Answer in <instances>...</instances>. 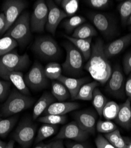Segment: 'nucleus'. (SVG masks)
Here are the masks:
<instances>
[{"label":"nucleus","instance_id":"obj_21","mask_svg":"<svg viewBox=\"0 0 131 148\" xmlns=\"http://www.w3.org/2000/svg\"><path fill=\"white\" fill-rule=\"evenodd\" d=\"M55 100L56 98L52 93L48 92H44L34 106L33 112V120L37 119L47 108L54 103Z\"/></svg>","mask_w":131,"mask_h":148},{"label":"nucleus","instance_id":"obj_44","mask_svg":"<svg viewBox=\"0 0 131 148\" xmlns=\"http://www.w3.org/2000/svg\"><path fill=\"white\" fill-rule=\"evenodd\" d=\"M67 148H88V147L83 143H67Z\"/></svg>","mask_w":131,"mask_h":148},{"label":"nucleus","instance_id":"obj_9","mask_svg":"<svg viewBox=\"0 0 131 148\" xmlns=\"http://www.w3.org/2000/svg\"><path fill=\"white\" fill-rule=\"evenodd\" d=\"M27 87L34 90H40L45 88L48 84L47 78L44 72V68L39 63L34 64L30 70L24 77Z\"/></svg>","mask_w":131,"mask_h":148},{"label":"nucleus","instance_id":"obj_25","mask_svg":"<svg viewBox=\"0 0 131 148\" xmlns=\"http://www.w3.org/2000/svg\"><path fill=\"white\" fill-rule=\"evenodd\" d=\"M52 94L56 100L60 102H63L70 97V94L67 88L58 81L52 82Z\"/></svg>","mask_w":131,"mask_h":148},{"label":"nucleus","instance_id":"obj_37","mask_svg":"<svg viewBox=\"0 0 131 148\" xmlns=\"http://www.w3.org/2000/svg\"><path fill=\"white\" fill-rule=\"evenodd\" d=\"M117 129V126L111 120H99L96 125L97 132L102 133H109Z\"/></svg>","mask_w":131,"mask_h":148},{"label":"nucleus","instance_id":"obj_27","mask_svg":"<svg viewBox=\"0 0 131 148\" xmlns=\"http://www.w3.org/2000/svg\"><path fill=\"white\" fill-rule=\"evenodd\" d=\"M86 19L81 16H73L69 19L66 20L62 24V26L68 34L73 33L74 30L79 26L85 23Z\"/></svg>","mask_w":131,"mask_h":148},{"label":"nucleus","instance_id":"obj_42","mask_svg":"<svg viewBox=\"0 0 131 148\" xmlns=\"http://www.w3.org/2000/svg\"><path fill=\"white\" fill-rule=\"evenodd\" d=\"M125 92L131 102V73L126 79L125 84Z\"/></svg>","mask_w":131,"mask_h":148},{"label":"nucleus","instance_id":"obj_51","mask_svg":"<svg viewBox=\"0 0 131 148\" xmlns=\"http://www.w3.org/2000/svg\"><path fill=\"white\" fill-rule=\"evenodd\" d=\"M129 29H130V30L131 31V26H130V27H129Z\"/></svg>","mask_w":131,"mask_h":148},{"label":"nucleus","instance_id":"obj_32","mask_svg":"<svg viewBox=\"0 0 131 148\" xmlns=\"http://www.w3.org/2000/svg\"><path fill=\"white\" fill-rule=\"evenodd\" d=\"M105 138L116 148H126L124 138L118 129L105 134Z\"/></svg>","mask_w":131,"mask_h":148},{"label":"nucleus","instance_id":"obj_2","mask_svg":"<svg viewBox=\"0 0 131 148\" xmlns=\"http://www.w3.org/2000/svg\"><path fill=\"white\" fill-rule=\"evenodd\" d=\"M34 101L32 98L22 94L17 88H14L2 106V114L4 117L15 115L30 108L34 103Z\"/></svg>","mask_w":131,"mask_h":148},{"label":"nucleus","instance_id":"obj_6","mask_svg":"<svg viewBox=\"0 0 131 148\" xmlns=\"http://www.w3.org/2000/svg\"><path fill=\"white\" fill-rule=\"evenodd\" d=\"M32 49L45 59H56L60 55V49L56 41L50 36H40L35 39Z\"/></svg>","mask_w":131,"mask_h":148},{"label":"nucleus","instance_id":"obj_45","mask_svg":"<svg viewBox=\"0 0 131 148\" xmlns=\"http://www.w3.org/2000/svg\"><path fill=\"white\" fill-rule=\"evenodd\" d=\"M51 148H65L62 140H56L52 142Z\"/></svg>","mask_w":131,"mask_h":148},{"label":"nucleus","instance_id":"obj_7","mask_svg":"<svg viewBox=\"0 0 131 148\" xmlns=\"http://www.w3.org/2000/svg\"><path fill=\"white\" fill-rule=\"evenodd\" d=\"M49 9L44 0L35 3L30 16V29L33 32L41 33L44 31L48 17Z\"/></svg>","mask_w":131,"mask_h":148},{"label":"nucleus","instance_id":"obj_48","mask_svg":"<svg viewBox=\"0 0 131 148\" xmlns=\"http://www.w3.org/2000/svg\"><path fill=\"white\" fill-rule=\"evenodd\" d=\"M5 148H14V142L13 140H10L7 145Z\"/></svg>","mask_w":131,"mask_h":148},{"label":"nucleus","instance_id":"obj_39","mask_svg":"<svg viewBox=\"0 0 131 148\" xmlns=\"http://www.w3.org/2000/svg\"><path fill=\"white\" fill-rule=\"evenodd\" d=\"M86 2L92 8L103 9L108 6L111 1L109 0H88Z\"/></svg>","mask_w":131,"mask_h":148},{"label":"nucleus","instance_id":"obj_13","mask_svg":"<svg viewBox=\"0 0 131 148\" xmlns=\"http://www.w3.org/2000/svg\"><path fill=\"white\" fill-rule=\"evenodd\" d=\"M125 78L119 68L116 66L112 69V74L108 81L106 90L117 98H124L125 95Z\"/></svg>","mask_w":131,"mask_h":148},{"label":"nucleus","instance_id":"obj_15","mask_svg":"<svg viewBox=\"0 0 131 148\" xmlns=\"http://www.w3.org/2000/svg\"><path fill=\"white\" fill-rule=\"evenodd\" d=\"M75 121L85 131L94 134L96 131L97 116L91 110L78 111L73 114Z\"/></svg>","mask_w":131,"mask_h":148},{"label":"nucleus","instance_id":"obj_46","mask_svg":"<svg viewBox=\"0 0 131 148\" xmlns=\"http://www.w3.org/2000/svg\"><path fill=\"white\" fill-rule=\"evenodd\" d=\"M125 143L126 148H131V139L128 137H123Z\"/></svg>","mask_w":131,"mask_h":148},{"label":"nucleus","instance_id":"obj_50","mask_svg":"<svg viewBox=\"0 0 131 148\" xmlns=\"http://www.w3.org/2000/svg\"><path fill=\"white\" fill-rule=\"evenodd\" d=\"M126 25H130V26H131V16L129 17V19H128V21H127Z\"/></svg>","mask_w":131,"mask_h":148},{"label":"nucleus","instance_id":"obj_34","mask_svg":"<svg viewBox=\"0 0 131 148\" xmlns=\"http://www.w3.org/2000/svg\"><path fill=\"white\" fill-rule=\"evenodd\" d=\"M17 116L11 117L8 119H0V136L5 137L13 129L17 123Z\"/></svg>","mask_w":131,"mask_h":148},{"label":"nucleus","instance_id":"obj_12","mask_svg":"<svg viewBox=\"0 0 131 148\" xmlns=\"http://www.w3.org/2000/svg\"><path fill=\"white\" fill-rule=\"evenodd\" d=\"M88 17L93 25L102 34L106 36H112L117 31L113 21L107 15L96 12H92Z\"/></svg>","mask_w":131,"mask_h":148},{"label":"nucleus","instance_id":"obj_18","mask_svg":"<svg viewBox=\"0 0 131 148\" xmlns=\"http://www.w3.org/2000/svg\"><path fill=\"white\" fill-rule=\"evenodd\" d=\"M57 81H60L65 86L70 94L71 98L74 100L80 88L83 85L88 82L89 78H73L61 75L58 78Z\"/></svg>","mask_w":131,"mask_h":148},{"label":"nucleus","instance_id":"obj_5","mask_svg":"<svg viewBox=\"0 0 131 148\" xmlns=\"http://www.w3.org/2000/svg\"><path fill=\"white\" fill-rule=\"evenodd\" d=\"M29 64L30 59L27 54L20 55L16 52H11L0 57V77L8 72L24 69Z\"/></svg>","mask_w":131,"mask_h":148},{"label":"nucleus","instance_id":"obj_36","mask_svg":"<svg viewBox=\"0 0 131 148\" xmlns=\"http://www.w3.org/2000/svg\"><path fill=\"white\" fill-rule=\"evenodd\" d=\"M117 8L122 23L124 26H125L128 20L131 16V0H127L121 3Z\"/></svg>","mask_w":131,"mask_h":148},{"label":"nucleus","instance_id":"obj_49","mask_svg":"<svg viewBox=\"0 0 131 148\" xmlns=\"http://www.w3.org/2000/svg\"><path fill=\"white\" fill-rule=\"evenodd\" d=\"M7 143L5 142L2 141L1 139H0V148H5L7 146Z\"/></svg>","mask_w":131,"mask_h":148},{"label":"nucleus","instance_id":"obj_19","mask_svg":"<svg viewBox=\"0 0 131 148\" xmlns=\"http://www.w3.org/2000/svg\"><path fill=\"white\" fill-rule=\"evenodd\" d=\"M129 98L119 105V111L115 120L117 124L126 130L131 129V105Z\"/></svg>","mask_w":131,"mask_h":148},{"label":"nucleus","instance_id":"obj_3","mask_svg":"<svg viewBox=\"0 0 131 148\" xmlns=\"http://www.w3.org/2000/svg\"><path fill=\"white\" fill-rule=\"evenodd\" d=\"M4 35L13 38L19 45L27 43L31 37L30 14L29 12L22 13Z\"/></svg>","mask_w":131,"mask_h":148},{"label":"nucleus","instance_id":"obj_4","mask_svg":"<svg viewBox=\"0 0 131 148\" xmlns=\"http://www.w3.org/2000/svg\"><path fill=\"white\" fill-rule=\"evenodd\" d=\"M66 51V58L62 65L64 73L68 75L78 76L83 72V57L81 53L71 43H63Z\"/></svg>","mask_w":131,"mask_h":148},{"label":"nucleus","instance_id":"obj_16","mask_svg":"<svg viewBox=\"0 0 131 148\" xmlns=\"http://www.w3.org/2000/svg\"><path fill=\"white\" fill-rule=\"evenodd\" d=\"M130 42L131 33H129L105 46L104 52L106 56L109 59L119 54L129 45Z\"/></svg>","mask_w":131,"mask_h":148},{"label":"nucleus","instance_id":"obj_14","mask_svg":"<svg viewBox=\"0 0 131 148\" xmlns=\"http://www.w3.org/2000/svg\"><path fill=\"white\" fill-rule=\"evenodd\" d=\"M49 9L48 17L45 25V29L53 35H54L59 24L67 16L63 10L59 8L53 1H45Z\"/></svg>","mask_w":131,"mask_h":148},{"label":"nucleus","instance_id":"obj_10","mask_svg":"<svg viewBox=\"0 0 131 148\" xmlns=\"http://www.w3.org/2000/svg\"><path fill=\"white\" fill-rule=\"evenodd\" d=\"M27 5V2L22 0H6L4 1L3 10L5 17L6 26L3 34L16 21Z\"/></svg>","mask_w":131,"mask_h":148},{"label":"nucleus","instance_id":"obj_35","mask_svg":"<svg viewBox=\"0 0 131 148\" xmlns=\"http://www.w3.org/2000/svg\"><path fill=\"white\" fill-rule=\"evenodd\" d=\"M37 120L44 124H49L53 125H63L66 123L67 117L64 116L54 115V114H47L37 119Z\"/></svg>","mask_w":131,"mask_h":148},{"label":"nucleus","instance_id":"obj_30","mask_svg":"<svg viewBox=\"0 0 131 148\" xmlns=\"http://www.w3.org/2000/svg\"><path fill=\"white\" fill-rule=\"evenodd\" d=\"M46 77L50 79L57 80L62 75V67L58 63L50 62L44 68Z\"/></svg>","mask_w":131,"mask_h":148},{"label":"nucleus","instance_id":"obj_43","mask_svg":"<svg viewBox=\"0 0 131 148\" xmlns=\"http://www.w3.org/2000/svg\"><path fill=\"white\" fill-rule=\"evenodd\" d=\"M6 26L5 15L3 13H0V34H3Z\"/></svg>","mask_w":131,"mask_h":148},{"label":"nucleus","instance_id":"obj_8","mask_svg":"<svg viewBox=\"0 0 131 148\" xmlns=\"http://www.w3.org/2000/svg\"><path fill=\"white\" fill-rule=\"evenodd\" d=\"M36 129V126L30 119L23 120L14 133V139L22 148H29L34 140Z\"/></svg>","mask_w":131,"mask_h":148},{"label":"nucleus","instance_id":"obj_33","mask_svg":"<svg viewBox=\"0 0 131 148\" xmlns=\"http://www.w3.org/2000/svg\"><path fill=\"white\" fill-rule=\"evenodd\" d=\"M60 4L63 11L68 16H73L79 9V1L78 0H62L57 1Z\"/></svg>","mask_w":131,"mask_h":148},{"label":"nucleus","instance_id":"obj_1","mask_svg":"<svg viewBox=\"0 0 131 148\" xmlns=\"http://www.w3.org/2000/svg\"><path fill=\"white\" fill-rule=\"evenodd\" d=\"M104 42L98 39L92 45L90 58L85 66V69L91 77L101 84L108 81L112 72V68L104 52Z\"/></svg>","mask_w":131,"mask_h":148},{"label":"nucleus","instance_id":"obj_11","mask_svg":"<svg viewBox=\"0 0 131 148\" xmlns=\"http://www.w3.org/2000/svg\"><path fill=\"white\" fill-rule=\"evenodd\" d=\"M89 134L74 121L63 126L56 136L54 139H71L78 142H83L88 139Z\"/></svg>","mask_w":131,"mask_h":148},{"label":"nucleus","instance_id":"obj_41","mask_svg":"<svg viewBox=\"0 0 131 148\" xmlns=\"http://www.w3.org/2000/svg\"><path fill=\"white\" fill-rule=\"evenodd\" d=\"M124 70L126 74L128 75L131 73V52L125 55L123 60Z\"/></svg>","mask_w":131,"mask_h":148},{"label":"nucleus","instance_id":"obj_40","mask_svg":"<svg viewBox=\"0 0 131 148\" xmlns=\"http://www.w3.org/2000/svg\"><path fill=\"white\" fill-rule=\"evenodd\" d=\"M95 144L97 148H116L102 135H99L96 138Z\"/></svg>","mask_w":131,"mask_h":148},{"label":"nucleus","instance_id":"obj_26","mask_svg":"<svg viewBox=\"0 0 131 148\" xmlns=\"http://www.w3.org/2000/svg\"><path fill=\"white\" fill-rule=\"evenodd\" d=\"M107 103H108V100L100 90L98 87L95 88L93 94L92 104L95 110H96L99 116H102L103 110Z\"/></svg>","mask_w":131,"mask_h":148},{"label":"nucleus","instance_id":"obj_29","mask_svg":"<svg viewBox=\"0 0 131 148\" xmlns=\"http://www.w3.org/2000/svg\"><path fill=\"white\" fill-rule=\"evenodd\" d=\"M18 45L17 41L13 38L4 36L3 38L0 39V57L12 52Z\"/></svg>","mask_w":131,"mask_h":148},{"label":"nucleus","instance_id":"obj_22","mask_svg":"<svg viewBox=\"0 0 131 148\" xmlns=\"http://www.w3.org/2000/svg\"><path fill=\"white\" fill-rule=\"evenodd\" d=\"M64 36L76 47L77 50L81 53L85 60H89L92 52V38L81 39L75 38L68 35H64Z\"/></svg>","mask_w":131,"mask_h":148},{"label":"nucleus","instance_id":"obj_20","mask_svg":"<svg viewBox=\"0 0 131 148\" xmlns=\"http://www.w3.org/2000/svg\"><path fill=\"white\" fill-rule=\"evenodd\" d=\"M1 78L11 82L16 87V88L22 94L24 95H30L29 88L26 84L23 74L20 71H13L6 73L2 76Z\"/></svg>","mask_w":131,"mask_h":148},{"label":"nucleus","instance_id":"obj_31","mask_svg":"<svg viewBox=\"0 0 131 148\" xmlns=\"http://www.w3.org/2000/svg\"><path fill=\"white\" fill-rule=\"evenodd\" d=\"M119 111V105L113 101H108L103 110L102 116L107 120H115L117 116Z\"/></svg>","mask_w":131,"mask_h":148},{"label":"nucleus","instance_id":"obj_47","mask_svg":"<svg viewBox=\"0 0 131 148\" xmlns=\"http://www.w3.org/2000/svg\"><path fill=\"white\" fill-rule=\"evenodd\" d=\"M52 145V142L48 143V144H45V143H41L37 146H35L34 148H51Z\"/></svg>","mask_w":131,"mask_h":148},{"label":"nucleus","instance_id":"obj_17","mask_svg":"<svg viewBox=\"0 0 131 148\" xmlns=\"http://www.w3.org/2000/svg\"><path fill=\"white\" fill-rule=\"evenodd\" d=\"M79 107L80 104L76 102H54L46 109L44 114L64 116Z\"/></svg>","mask_w":131,"mask_h":148},{"label":"nucleus","instance_id":"obj_23","mask_svg":"<svg viewBox=\"0 0 131 148\" xmlns=\"http://www.w3.org/2000/svg\"><path fill=\"white\" fill-rule=\"evenodd\" d=\"M97 34V30L92 24L83 23L74 30L71 37L77 39H86L92 38V37L96 36Z\"/></svg>","mask_w":131,"mask_h":148},{"label":"nucleus","instance_id":"obj_24","mask_svg":"<svg viewBox=\"0 0 131 148\" xmlns=\"http://www.w3.org/2000/svg\"><path fill=\"white\" fill-rule=\"evenodd\" d=\"M99 83L97 81L88 82L83 85L79 91L75 100L91 101L93 99V94L94 89L97 88Z\"/></svg>","mask_w":131,"mask_h":148},{"label":"nucleus","instance_id":"obj_28","mask_svg":"<svg viewBox=\"0 0 131 148\" xmlns=\"http://www.w3.org/2000/svg\"><path fill=\"white\" fill-rule=\"evenodd\" d=\"M58 127L56 125L44 124L38 130L37 137L35 138V143H37L42 140L53 136L57 132Z\"/></svg>","mask_w":131,"mask_h":148},{"label":"nucleus","instance_id":"obj_38","mask_svg":"<svg viewBox=\"0 0 131 148\" xmlns=\"http://www.w3.org/2000/svg\"><path fill=\"white\" fill-rule=\"evenodd\" d=\"M11 82L0 80V101H3L9 95Z\"/></svg>","mask_w":131,"mask_h":148}]
</instances>
